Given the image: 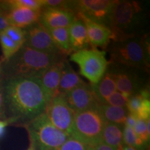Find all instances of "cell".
Instances as JSON below:
<instances>
[{
  "label": "cell",
  "mask_w": 150,
  "mask_h": 150,
  "mask_svg": "<svg viewBox=\"0 0 150 150\" xmlns=\"http://www.w3.org/2000/svg\"><path fill=\"white\" fill-rule=\"evenodd\" d=\"M1 83L5 115L10 125L24 126L45 111L49 100L39 78L6 79Z\"/></svg>",
  "instance_id": "cell-1"
},
{
  "label": "cell",
  "mask_w": 150,
  "mask_h": 150,
  "mask_svg": "<svg viewBox=\"0 0 150 150\" xmlns=\"http://www.w3.org/2000/svg\"><path fill=\"white\" fill-rule=\"evenodd\" d=\"M65 58L63 54H45L23 45L10 59L0 63V68L3 79L18 77L40 79L49 67Z\"/></svg>",
  "instance_id": "cell-2"
},
{
  "label": "cell",
  "mask_w": 150,
  "mask_h": 150,
  "mask_svg": "<svg viewBox=\"0 0 150 150\" xmlns=\"http://www.w3.org/2000/svg\"><path fill=\"white\" fill-rule=\"evenodd\" d=\"M147 13L141 2L117 1L112 10L108 27L111 41H120L146 35Z\"/></svg>",
  "instance_id": "cell-3"
},
{
  "label": "cell",
  "mask_w": 150,
  "mask_h": 150,
  "mask_svg": "<svg viewBox=\"0 0 150 150\" xmlns=\"http://www.w3.org/2000/svg\"><path fill=\"white\" fill-rule=\"evenodd\" d=\"M147 34L120 41H110L109 63L149 70V45Z\"/></svg>",
  "instance_id": "cell-4"
},
{
  "label": "cell",
  "mask_w": 150,
  "mask_h": 150,
  "mask_svg": "<svg viewBox=\"0 0 150 150\" xmlns=\"http://www.w3.org/2000/svg\"><path fill=\"white\" fill-rule=\"evenodd\" d=\"M24 127L29 134L30 145L35 150H54L70 137L54 127L45 112Z\"/></svg>",
  "instance_id": "cell-5"
},
{
  "label": "cell",
  "mask_w": 150,
  "mask_h": 150,
  "mask_svg": "<svg viewBox=\"0 0 150 150\" xmlns=\"http://www.w3.org/2000/svg\"><path fill=\"white\" fill-rule=\"evenodd\" d=\"M106 122L98 108L75 113L70 136L88 146L102 142V136Z\"/></svg>",
  "instance_id": "cell-6"
},
{
  "label": "cell",
  "mask_w": 150,
  "mask_h": 150,
  "mask_svg": "<svg viewBox=\"0 0 150 150\" xmlns=\"http://www.w3.org/2000/svg\"><path fill=\"white\" fill-rule=\"evenodd\" d=\"M106 52L97 49H86L71 54V61L79 67L80 74L95 85L100 81L107 70L109 61L106 59Z\"/></svg>",
  "instance_id": "cell-7"
},
{
  "label": "cell",
  "mask_w": 150,
  "mask_h": 150,
  "mask_svg": "<svg viewBox=\"0 0 150 150\" xmlns=\"http://www.w3.org/2000/svg\"><path fill=\"white\" fill-rule=\"evenodd\" d=\"M107 70L113 75L117 91L120 93L131 97L147 88L146 71L110 63Z\"/></svg>",
  "instance_id": "cell-8"
},
{
  "label": "cell",
  "mask_w": 150,
  "mask_h": 150,
  "mask_svg": "<svg viewBox=\"0 0 150 150\" xmlns=\"http://www.w3.org/2000/svg\"><path fill=\"white\" fill-rule=\"evenodd\" d=\"M115 0H79L70 1V11L97 23L108 26Z\"/></svg>",
  "instance_id": "cell-9"
},
{
  "label": "cell",
  "mask_w": 150,
  "mask_h": 150,
  "mask_svg": "<svg viewBox=\"0 0 150 150\" xmlns=\"http://www.w3.org/2000/svg\"><path fill=\"white\" fill-rule=\"evenodd\" d=\"M45 113L54 127L70 136L75 113L63 95H56L49 102Z\"/></svg>",
  "instance_id": "cell-10"
},
{
  "label": "cell",
  "mask_w": 150,
  "mask_h": 150,
  "mask_svg": "<svg viewBox=\"0 0 150 150\" xmlns=\"http://www.w3.org/2000/svg\"><path fill=\"white\" fill-rule=\"evenodd\" d=\"M24 31V45L45 54H63L56 47L47 30L39 22L26 28Z\"/></svg>",
  "instance_id": "cell-11"
},
{
  "label": "cell",
  "mask_w": 150,
  "mask_h": 150,
  "mask_svg": "<svg viewBox=\"0 0 150 150\" xmlns=\"http://www.w3.org/2000/svg\"><path fill=\"white\" fill-rule=\"evenodd\" d=\"M64 97L69 107L74 113L97 108L101 104L91 83H84L64 95Z\"/></svg>",
  "instance_id": "cell-12"
},
{
  "label": "cell",
  "mask_w": 150,
  "mask_h": 150,
  "mask_svg": "<svg viewBox=\"0 0 150 150\" xmlns=\"http://www.w3.org/2000/svg\"><path fill=\"white\" fill-rule=\"evenodd\" d=\"M76 18L72 11L64 9L44 7L41 10L38 22L47 28H68Z\"/></svg>",
  "instance_id": "cell-13"
},
{
  "label": "cell",
  "mask_w": 150,
  "mask_h": 150,
  "mask_svg": "<svg viewBox=\"0 0 150 150\" xmlns=\"http://www.w3.org/2000/svg\"><path fill=\"white\" fill-rule=\"evenodd\" d=\"M86 26L89 45L93 48H107L111 41V31L107 26L97 23L80 14H76Z\"/></svg>",
  "instance_id": "cell-14"
},
{
  "label": "cell",
  "mask_w": 150,
  "mask_h": 150,
  "mask_svg": "<svg viewBox=\"0 0 150 150\" xmlns=\"http://www.w3.org/2000/svg\"><path fill=\"white\" fill-rule=\"evenodd\" d=\"M65 61V58L54 63L43 73L40 78L43 90L49 102L57 95Z\"/></svg>",
  "instance_id": "cell-15"
},
{
  "label": "cell",
  "mask_w": 150,
  "mask_h": 150,
  "mask_svg": "<svg viewBox=\"0 0 150 150\" xmlns=\"http://www.w3.org/2000/svg\"><path fill=\"white\" fill-rule=\"evenodd\" d=\"M41 10L24 8H9L6 13V19L10 26L26 29L38 22Z\"/></svg>",
  "instance_id": "cell-16"
},
{
  "label": "cell",
  "mask_w": 150,
  "mask_h": 150,
  "mask_svg": "<svg viewBox=\"0 0 150 150\" xmlns=\"http://www.w3.org/2000/svg\"><path fill=\"white\" fill-rule=\"evenodd\" d=\"M69 42L71 53L88 49L90 45L86 26L82 20L76 18L68 27Z\"/></svg>",
  "instance_id": "cell-17"
},
{
  "label": "cell",
  "mask_w": 150,
  "mask_h": 150,
  "mask_svg": "<svg viewBox=\"0 0 150 150\" xmlns=\"http://www.w3.org/2000/svg\"><path fill=\"white\" fill-rule=\"evenodd\" d=\"M84 83L86 82L73 70L68 61L65 59L57 94L64 96Z\"/></svg>",
  "instance_id": "cell-18"
},
{
  "label": "cell",
  "mask_w": 150,
  "mask_h": 150,
  "mask_svg": "<svg viewBox=\"0 0 150 150\" xmlns=\"http://www.w3.org/2000/svg\"><path fill=\"white\" fill-rule=\"evenodd\" d=\"M101 115L106 122L112 123L124 127L126 124L128 110L125 107H117L101 104L98 107Z\"/></svg>",
  "instance_id": "cell-19"
},
{
  "label": "cell",
  "mask_w": 150,
  "mask_h": 150,
  "mask_svg": "<svg viewBox=\"0 0 150 150\" xmlns=\"http://www.w3.org/2000/svg\"><path fill=\"white\" fill-rule=\"evenodd\" d=\"M93 87L95 95L101 104H104L105 101L117 91L115 78L108 70L98 83L93 85Z\"/></svg>",
  "instance_id": "cell-20"
},
{
  "label": "cell",
  "mask_w": 150,
  "mask_h": 150,
  "mask_svg": "<svg viewBox=\"0 0 150 150\" xmlns=\"http://www.w3.org/2000/svg\"><path fill=\"white\" fill-rule=\"evenodd\" d=\"M123 128L115 124L106 122L103 129L102 142L116 149L122 144Z\"/></svg>",
  "instance_id": "cell-21"
},
{
  "label": "cell",
  "mask_w": 150,
  "mask_h": 150,
  "mask_svg": "<svg viewBox=\"0 0 150 150\" xmlns=\"http://www.w3.org/2000/svg\"><path fill=\"white\" fill-rule=\"evenodd\" d=\"M46 29L60 52L65 55L71 53L68 28H47Z\"/></svg>",
  "instance_id": "cell-22"
},
{
  "label": "cell",
  "mask_w": 150,
  "mask_h": 150,
  "mask_svg": "<svg viewBox=\"0 0 150 150\" xmlns=\"http://www.w3.org/2000/svg\"><path fill=\"white\" fill-rule=\"evenodd\" d=\"M123 145L132 147L137 150H145L147 144L142 141L135 133L134 129L125 126L122 130Z\"/></svg>",
  "instance_id": "cell-23"
},
{
  "label": "cell",
  "mask_w": 150,
  "mask_h": 150,
  "mask_svg": "<svg viewBox=\"0 0 150 150\" xmlns=\"http://www.w3.org/2000/svg\"><path fill=\"white\" fill-rule=\"evenodd\" d=\"M0 45L3 54V59L1 61H6L10 59L22 47L14 42L3 32L0 33Z\"/></svg>",
  "instance_id": "cell-24"
},
{
  "label": "cell",
  "mask_w": 150,
  "mask_h": 150,
  "mask_svg": "<svg viewBox=\"0 0 150 150\" xmlns=\"http://www.w3.org/2000/svg\"><path fill=\"white\" fill-rule=\"evenodd\" d=\"M145 99H149V87L142 90L138 93L135 94L129 98L126 104V108L129 113L136 115L142 101Z\"/></svg>",
  "instance_id": "cell-25"
},
{
  "label": "cell",
  "mask_w": 150,
  "mask_h": 150,
  "mask_svg": "<svg viewBox=\"0 0 150 150\" xmlns=\"http://www.w3.org/2000/svg\"><path fill=\"white\" fill-rule=\"evenodd\" d=\"M6 8H24L32 10H41L42 8V0H8L3 1Z\"/></svg>",
  "instance_id": "cell-26"
},
{
  "label": "cell",
  "mask_w": 150,
  "mask_h": 150,
  "mask_svg": "<svg viewBox=\"0 0 150 150\" xmlns=\"http://www.w3.org/2000/svg\"><path fill=\"white\" fill-rule=\"evenodd\" d=\"M9 38L18 44V45L22 46L25 41V31L24 29H21L13 26H9L2 31Z\"/></svg>",
  "instance_id": "cell-27"
},
{
  "label": "cell",
  "mask_w": 150,
  "mask_h": 150,
  "mask_svg": "<svg viewBox=\"0 0 150 150\" xmlns=\"http://www.w3.org/2000/svg\"><path fill=\"white\" fill-rule=\"evenodd\" d=\"M130 96L120 93L119 91H116L112 94L105 101L104 104L110 105L112 106H117V107L126 108V104L128 102Z\"/></svg>",
  "instance_id": "cell-28"
},
{
  "label": "cell",
  "mask_w": 150,
  "mask_h": 150,
  "mask_svg": "<svg viewBox=\"0 0 150 150\" xmlns=\"http://www.w3.org/2000/svg\"><path fill=\"white\" fill-rule=\"evenodd\" d=\"M54 150H89V146L70 136L61 146Z\"/></svg>",
  "instance_id": "cell-29"
},
{
  "label": "cell",
  "mask_w": 150,
  "mask_h": 150,
  "mask_svg": "<svg viewBox=\"0 0 150 150\" xmlns=\"http://www.w3.org/2000/svg\"><path fill=\"white\" fill-rule=\"evenodd\" d=\"M136 134L145 143H149L150 138V132L147 131V120L138 119L134 127Z\"/></svg>",
  "instance_id": "cell-30"
},
{
  "label": "cell",
  "mask_w": 150,
  "mask_h": 150,
  "mask_svg": "<svg viewBox=\"0 0 150 150\" xmlns=\"http://www.w3.org/2000/svg\"><path fill=\"white\" fill-rule=\"evenodd\" d=\"M136 116L138 119L147 120L150 117V100L149 99H145L142 101L140 104Z\"/></svg>",
  "instance_id": "cell-31"
},
{
  "label": "cell",
  "mask_w": 150,
  "mask_h": 150,
  "mask_svg": "<svg viewBox=\"0 0 150 150\" xmlns=\"http://www.w3.org/2000/svg\"><path fill=\"white\" fill-rule=\"evenodd\" d=\"M7 11L8 10L4 5L3 1H0V33L10 26L6 19Z\"/></svg>",
  "instance_id": "cell-32"
},
{
  "label": "cell",
  "mask_w": 150,
  "mask_h": 150,
  "mask_svg": "<svg viewBox=\"0 0 150 150\" xmlns=\"http://www.w3.org/2000/svg\"><path fill=\"white\" fill-rule=\"evenodd\" d=\"M0 120H6L5 115L4 97V89L1 81L0 82Z\"/></svg>",
  "instance_id": "cell-33"
},
{
  "label": "cell",
  "mask_w": 150,
  "mask_h": 150,
  "mask_svg": "<svg viewBox=\"0 0 150 150\" xmlns=\"http://www.w3.org/2000/svg\"><path fill=\"white\" fill-rule=\"evenodd\" d=\"M89 150H116L113 148L110 147L103 142H100L99 143L92 146H89Z\"/></svg>",
  "instance_id": "cell-34"
},
{
  "label": "cell",
  "mask_w": 150,
  "mask_h": 150,
  "mask_svg": "<svg viewBox=\"0 0 150 150\" xmlns=\"http://www.w3.org/2000/svg\"><path fill=\"white\" fill-rule=\"evenodd\" d=\"M137 120L138 118L134 114H131V113H128V115L127 117V120H126V124H125V126H128L131 128L134 129V127L136 125Z\"/></svg>",
  "instance_id": "cell-35"
},
{
  "label": "cell",
  "mask_w": 150,
  "mask_h": 150,
  "mask_svg": "<svg viewBox=\"0 0 150 150\" xmlns=\"http://www.w3.org/2000/svg\"><path fill=\"white\" fill-rule=\"evenodd\" d=\"M10 125L8 120H0V139L4 136L6 133V127Z\"/></svg>",
  "instance_id": "cell-36"
},
{
  "label": "cell",
  "mask_w": 150,
  "mask_h": 150,
  "mask_svg": "<svg viewBox=\"0 0 150 150\" xmlns=\"http://www.w3.org/2000/svg\"><path fill=\"white\" fill-rule=\"evenodd\" d=\"M122 145H123V144H122ZM123 149H124V150H137L134 147H129V146H127V145H123Z\"/></svg>",
  "instance_id": "cell-37"
},
{
  "label": "cell",
  "mask_w": 150,
  "mask_h": 150,
  "mask_svg": "<svg viewBox=\"0 0 150 150\" xmlns=\"http://www.w3.org/2000/svg\"><path fill=\"white\" fill-rule=\"evenodd\" d=\"M116 150H124V149H123V145H122V144L120 145L119 147H118L117 148V149H116Z\"/></svg>",
  "instance_id": "cell-38"
},
{
  "label": "cell",
  "mask_w": 150,
  "mask_h": 150,
  "mask_svg": "<svg viewBox=\"0 0 150 150\" xmlns=\"http://www.w3.org/2000/svg\"><path fill=\"white\" fill-rule=\"evenodd\" d=\"M27 150H35V149H34V148L32 147V146L30 145L29 148H28V149H27Z\"/></svg>",
  "instance_id": "cell-39"
},
{
  "label": "cell",
  "mask_w": 150,
  "mask_h": 150,
  "mask_svg": "<svg viewBox=\"0 0 150 150\" xmlns=\"http://www.w3.org/2000/svg\"><path fill=\"white\" fill-rule=\"evenodd\" d=\"M2 79H3V78H2V75H1V68H0V82H1V81H2Z\"/></svg>",
  "instance_id": "cell-40"
}]
</instances>
